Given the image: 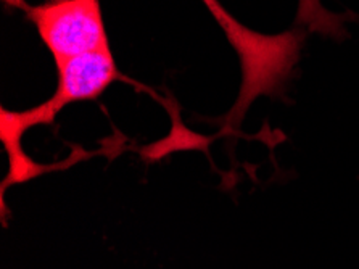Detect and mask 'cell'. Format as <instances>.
I'll list each match as a JSON object with an SVG mask.
<instances>
[{"label": "cell", "mask_w": 359, "mask_h": 269, "mask_svg": "<svg viewBox=\"0 0 359 269\" xmlns=\"http://www.w3.org/2000/svg\"><path fill=\"white\" fill-rule=\"evenodd\" d=\"M300 7L297 13V23L306 26L309 31L341 39L345 36L344 16L325 10L320 0H298Z\"/></svg>", "instance_id": "277c9868"}, {"label": "cell", "mask_w": 359, "mask_h": 269, "mask_svg": "<svg viewBox=\"0 0 359 269\" xmlns=\"http://www.w3.org/2000/svg\"><path fill=\"white\" fill-rule=\"evenodd\" d=\"M224 31L241 62L242 82L237 100L226 118L227 129H237L252 103L261 96L280 97L300 62L304 31L263 34L243 26L222 7L219 0H201Z\"/></svg>", "instance_id": "6da1fadb"}, {"label": "cell", "mask_w": 359, "mask_h": 269, "mask_svg": "<svg viewBox=\"0 0 359 269\" xmlns=\"http://www.w3.org/2000/svg\"><path fill=\"white\" fill-rule=\"evenodd\" d=\"M23 10L36 26L57 63L76 55L110 48L100 0H47L31 5L26 0H8Z\"/></svg>", "instance_id": "3957f363"}, {"label": "cell", "mask_w": 359, "mask_h": 269, "mask_svg": "<svg viewBox=\"0 0 359 269\" xmlns=\"http://www.w3.org/2000/svg\"><path fill=\"white\" fill-rule=\"evenodd\" d=\"M57 70L58 86L50 100L25 112H8L2 108V142L12 140L10 144H21L26 131L39 124H52L63 108L73 103L95 100L113 82L129 81L118 70L111 48L76 55L57 63Z\"/></svg>", "instance_id": "7a4b0ae2"}]
</instances>
